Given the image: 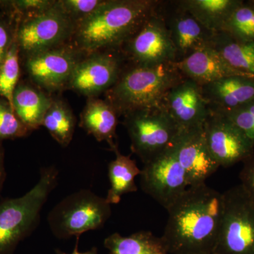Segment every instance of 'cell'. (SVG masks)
I'll return each instance as SVG.
<instances>
[{"mask_svg":"<svg viewBox=\"0 0 254 254\" xmlns=\"http://www.w3.org/2000/svg\"><path fill=\"white\" fill-rule=\"evenodd\" d=\"M223 210V193L205 183L189 187L168 210L160 238L169 254H213Z\"/></svg>","mask_w":254,"mask_h":254,"instance_id":"6da1fadb","label":"cell"},{"mask_svg":"<svg viewBox=\"0 0 254 254\" xmlns=\"http://www.w3.org/2000/svg\"><path fill=\"white\" fill-rule=\"evenodd\" d=\"M157 0H105L76 25L68 44L83 57L120 50L154 14Z\"/></svg>","mask_w":254,"mask_h":254,"instance_id":"7a4b0ae2","label":"cell"},{"mask_svg":"<svg viewBox=\"0 0 254 254\" xmlns=\"http://www.w3.org/2000/svg\"><path fill=\"white\" fill-rule=\"evenodd\" d=\"M185 78L175 63L155 66L128 63L115 84L105 93V100L118 115L157 108L168 92Z\"/></svg>","mask_w":254,"mask_h":254,"instance_id":"3957f363","label":"cell"},{"mask_svg":"<svg viewBox=\"0 0 254 254\" xmlns=\"http://www.w3.org/2000/svg\"><path fill=\"white\" fill-rule=\"evenodd\" d=\"M58 176L54 166L42 168L39 180L26 194L0 201V254H14L18 244L34 231Z\"/></svg>","mask_w":254,"mask_h":254,"instance_id":"277c9868","label":"cell"},{"mask_svg":"<svg viewBox=\"0 0 254 254\" xmlns=\"http://www.w3.org/2000/svg\"><path fill=\"white\" fill-rule=\"evenodd\" d=\"M111 215V205L106 198L81 190L55 205L48 214V222L55 237L66 240L102 228Z\"/></svg>","mask_w":254,"mask_h":254,"instance_id":"5b68a950","label":"cell"},{"mask_svg":"<svg viewBox=\"0 0 254 254\" xmlns=\"http://www.w3.org/2000/svg\"><path fill=\"white\" fill-rule=\"evenodd\" d=\"M124 116L132 152L144 164L175 148L182 133L161 107L135 110Z\"/></svg>","mask_w":254,"mask_h":254,"instance_id":"8992f818","label":"cell"},{"mask_svg":"<svg viewBox=\"0 0 254 254\" xmlns=\"http://www.w3.org/2000/svg\"><path fill=\"white\" fill-rule=\"evenodd\" d=\"M221 226L213 254H254V203L241 185L223 193Z\"/></svg>","mask_w":254,"mask_h":254,"instance_id":"52a82bcc","label":"cell"},{"mask_svg":"<svg viewBox=\"0 0 254 254\" xmlns=\"http://www.w3.org/2000/svg\"><path fill=\"white\" fill-rule=\"evenodd\" d=\"M76 27L58 4L35 17L21 21L16 39L20 52L26 57L67 44Z\"/></svg>","mask_w":254,"mask_h":254,"instance_id":"ba28073f","label":"cell"},{"mask_svg":"<svg viewBox=\"0 0 254 254\" xmlns=\"http://www.w3.org/2000/svg\"><path fill=\"white\" fill-rule=\"evenodd\" d=\"M140 186L167 210L182 196L190 185L175 148L144 164Z\"/></svg>","mask_w":254,"mask_h":254,"instance_id":"9c48e42d","label":"cell"},{"mask_svg":"<svg viewBox=\"0 0 254 254\" xmlns=\"http://www.w3.org/2000/svg\"><path fill=\"white\" fill-rule=\"evenodd\" d=\"M120 50L131 64L155 66L176 63L175 47L157 9Z\"/></svg>","mask_w":254,"mask_h":254,"instance_id":"30bf717a","label":"cell"},{"mask_svg":"<svg viewBox=\"0 0 254 254\" xmlns=\"http://www.w3.org/2000/svg\"><path fill=\"white\" fill-rule=\"evenodd\" d=\"M127 61L120 50L84 57L76 65L67 88L88 98L106 93L118 81Z\"/></svg>","mask_w":254,"mask_h":254,"instance_id":"8fae6325","label":"cell"},{"mask_svg":"<svg viewBox=\"0 0 254 254\" xmlns=\"http://www.w3.org/2000/svg\"><path fill=\"white\" fill-rule=\"evenodd\" d=\"M157 11L163 18L175 47L176 63L212 46L215 33L200 24L177 1H160Z\"/></svg>","mask_w":254,"mask_h":254,"instance_id":"7c38bea8","label":"cell"},{"mask_svg":"<svg viewBox=\"0 0 254 254\" xmlns=\"http://www.w3.org/2000/svg\"><path fill=\"white\" fill-rule=\"evenodd\" d=\"M209 151L222 168H230L250 158L254 146L224 114L210 111L203 127Z\"/></svg>","mask_w":254,"mask_h":254,"instance_id":"4fadbf2b","label":"cell"},{"mask_svg":"<svg viewBox=\"0 0 254 254\" xmlns=\"http://www.w3.org/2000/svg\"><path fill=\"white\" fill-rule=\"evenodd\" d=\"M84 57L71 45L26 57V71L32 81L43 91L55 92L67 88L76 65Z\"/></svg>","mask_w":254,"mask_h":254,"instance_id":"5bb4252c","label":"cell"},{"mask_svg":"<svg viewBox=\"0 0 254 254\" xmlns=\"http://www.w3.org/2000/svg\"><path fill=\"white\" fill-rule=\"evenodd\" d=\"M160 107L182 132L201 128L210 114L201 86L187 77L168 92Z\"/></svg>","mask_w":254,"mask_h":254,"instance_id":"9a60e30c","label":"cell"},{"mask_svg":"<svg viewBox=\"0 0 254 254\" xmlns=\"http://www.w3.org/2000/svg\"><path fill=\"white\" fill-rule=\"evenodd\" d=\"M175 150L190 187L205 183V180L220 168L209 151L203 127L182 131Z\"/></svg>","mask_w":254,"mask_h":254,"instance_id":"2e32d148","label":"cell"},{"mask_svg":"<svg viewBox=\"0 0 254 254\" xmlns=\"http://www.w3.org/2000/svg\"><path fill=\"white\" fill-rule=\"evenodd\" d=\"M201 86L209 110L228 113L254 100V77L232 76Z\"/></svg>","mask_w":254,"mask_h":254,"instance_id":"e0dca14e","label":"cell"},{"mask_svg":"<svg viewBox=\"0 0 254 254\" xmlns=\"http://www.w3.org/2000/svg\"><path fill=\"white\" fill-rule=\"evenodd\" d=\"M175 64L185 77L200 86L229 76H253L232 67L212 46L195 52Z\"/></svg>","mask_w":254,"mask_h":254,"instance_id":"ac0fdd59","label":"cell"},{"mask_svg":"<svg viewBox=\"0 0 254 254\" xmlns=\"http://www.w3.org/2000/svg\"><path fill=\"white\" fill-rule=\"evenodd\" d=\"M118 114L105 100L88 98L80 118V127L97 141H106L113 151L118 149L115 143Z\"/></svg>","mask_w":254,"mask_h":254,"instance_id":"d6986e66","label":"cell"},{"mask_svg":"<svg viewBox=\"0 0 254 254\" xmlns=\"http://www.w3.org/2000/svg\"><path fill=\"white\" fill-rule=\"evenodd\" d=\"M52 102L53 98L38 87L18 83L13 95V110L32 131L42 126Z\"/></svg>","mask_w":254,"mask_h":254,"instance_id":"ffe728a7","label":"cell"},{"mask_svg":"<svg viewBox=\"0 0 254 254\" xmlns=\"http://www.w3.org/2000/svg\"><path fill=\"white\" fill-rule=\"evenodd\" d=\"M242 0H180L178 4L204 27L214 33L221 32Z\"/></svg>","mask_w":254,"mask_h":254,"instance_id":"44dd1931","label":"cell"},{"mask_svg":"<svg viewBox=\"0 0 254 254\" xmlns=\"http://www.w3.org/2000/svg\"><path fill=\"white\" fill-rule=\"evenodd\" d=\"M116 158L108 165L110 188L105 197L110 205L118 204L124 194L137 191L135 178L141 170L129 155H124L120 150H115Z\"/></svg>","mask_w":254,"mask_h":254,"instance_id":"7402d4cb","label":"cell"},{"mask_svg":"<svg viewBox=\"0 0 254 254\" xmlns=\"http://www.w3.org/2000/svg\"><path fill=\"white\" fill-rule=\"evenodd\" d=\"M109 254H169L161 238L151 232L140 231L124 237L113 233L104 241Z\"/></svg>","mask_w":254,"mask_h":254,"instance_id":"603a6c76","label":"cell"},{"mask_svg":"<svg viewBox=\"0 0 254 254\" xmlns=\"http://www.w3.org/2000/svg\"><path fill=\"white\" fill-rule=\"evenodd\" d=\"M212 47L232 67L254 76V41L241 43L219 32L214 36Z\"/></svg>","mask_w":254,"mask_h":254,"instance_id":"cb8c5ba5","label":"cell"},{"mask_svg":"<svg viewBox=\"0 0 254 254\" xmlns=\"http://www.w3.org/2000/svg\"><path fill=\"white\" fill-rule=\"evenodd\" d=\"M76 120L68 105L60 99H53L42 126L61 146L66 147L72 141Z\"/></svg>","mask_w":254,"mask_h":254,"instance_id":"d4e9b609","label":"cell"},{"mask_svg":"<svg viewBox=\"0 0 254 254\" xmlns=\"http://www.w3.org/2000/svg\"><path fill=\"white\" fill-rule=\"evenodd\" d=\"M221 32L241 43L254 41V0L243 1L232 12Z\"/></svg>","mask_w":254,"mask_h":254,"instance_id":"484cf974","label":"cell"},{"mask_svg":"<svg viewBox=\"0 0 254 254\" xmlns=\"http://www.w3.org/2000/svg\"><path fill=\"white\" fill-rule=\"evenodd\" d=\"M19 54L15 37L4 62L0 65V98L6 100L12 109L13 95L20 76Z\"/></svg>","mask_w":254,"mask_h":254,"instance_id":"4316f807","label":"cell"},{"mask_svg":"<svg viewBox=\"0 0 254 254\" xmlns=\"http://www.w3.org/2000/svg\"><path fill=\"white\" fill-rule=\"evenodd\" d=\"M31 132L16 116L9 103L0 98V142L26 136Z\"/></svg>","mask_w":254,"mask_h":254,"instance_id":"83f0119b","label":"cell"},{"mask_svg":"<svg viewBox=\"0 0 254 254\" xmlns=\"http://www.w3.org/2000/svg\"><path fill=\"white\" fill-rule=\"evenodd\" d=\"M105 0H58V4L76 23L88 17L104 3Z\"/></svg>","mask_w":254,"mask_h":254,"instance_id":"f1b7e54d","label":"cell"},{"mask_svg":"<svg viewBox=\"0 0 254 254\" xmlns=\"http://www.w3.org/2000/svg\"><path fill=\"white\" fill-rule=\"evenodd\" d=\"M222 114L236 125L254 146V100L236 110Z\"/></svg>","mask_w":254,"mask_h":254,"instance_id":"f546056e","label":"cell"},{"mask_svg":"<svg viewBox=\"0 0 254 254\" xmlns=\"http://www.w3.org/2000/svg\"><path fill=\"white\" fill-rule=\"evenodd\" d=\"M10 5L16 14L23 16L22 20L35 17L50 9L56 2L55 0H14L4 1Z\"/></svg>","mask_w":254,"mask_h":254,"instance_id":"4dcf8cb0","label":"cell"},{"mask_svg":"<svg viewBox=\"0 0 254 254\" xmlns=\"http://www.w3.org/2000/svg\"><path fill=\"white\" fill-rule=\"evenodd\" d=\"M240 178L241 186L254 203V153L243 162Z\"/></svg>","mask_w":254,"mask_h":254,"instance_id":"1f68e13d","label":"cell"},{"mask_svg":"<svg viewBox=\"0 0 254 254\" xmlns=\"http://www.w3.org/2000/svg\"><path fill=\"white\" fill-rule=\"evenodd\" d=\"M16 31H13L11 25L0 21V65L4 62L10 47L16 37Z\"/></svg>","mask_w":254,"mask_h":254,"instance_id":"d6a6232c","label":"cell"},{"mask_svg":"<svg viewBox=\"0 0 254 254\" xmlns=\"http://www.w3.org/2000/svg\"><path fill=\"white\" fill-rule=\"evenodd\" d=\"M6 170L4 165V150L2 142H0V192L2 190L5 180H6Z\"/></svg>","mask_w":254,"mask_h":254,"instance_id":"836d02e7","label":"cell"},{"mask_svg":"<svg viewBox=\"0 0 254 254\" xmlns=\"http://www.w3.org/2000/svg\"><path fill=\"white\" fill-rule=\"evenodd\" d=\"M76 245H75L74 250H73L71 253H65V252H64L63 251L60 250H55V253L57 254H98V249H97V247H93L91 250L87 251V252H80L79 251H78V244H79L80 237H76Z\"/></svg>","mask_w":254,"mask_h":254,"instance_id":"e575fe53","label":"cell"},{"mask_svg":"<svg viewBox=\"0 0 254 254\" xmlns=\"http://www.w3.org/2000/svg\"><path fill=\"white\" fill-rule=\"evenodd\" d=\"M1 16H2V15H1V13L0 12V20H1Z\"/></svg>","mask_w":254,"mask_h":254,"instance_id":"d590c367","label":"cell"}]
</instances>
